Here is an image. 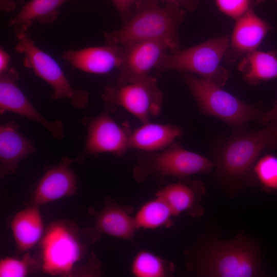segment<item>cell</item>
Returning a JSON list of instances; mask_svg holds the SVG:
<instances>
[{"instance_id":"cell-1","label":"cell","mask_w":277,"mask_h":277,"mask_svg":"<svg viewBox=\"0 0 277 277\" xmlns=\"http://www.w3.org/2000/svg\"><path fill=\"white\" fill-rule=\"evenodd\" d=\"M257 131L234 135L220 144L214 154L217 177L231 190L252 181L258 157L277 149V123Z\"/></svg>"},{"instance_id":"cell-2","label":"cell","mask_w":277,"mask_h":277,"mask_svg":"<svg viewBox=\"0 0 277 277\" xmlns=\"http://www.w3.org/2000/svg\"><path fill=\"white\" fill-rule=\"evenodd\" d=\"M134 5L133 13L120 29L104 32L108 44L124 46L141 41H161L169 43L173 53L181 50L177 29L185 16L181 7L171 3L161 7L156 0H137Z\"/></svg>"},{"instance_id":"cell-3","label":"cell","mask_w":277,"mask_h":277,"mask_svg":"<svg viewBox=\"0 0 277 277\" xmlns=\"http://www.w3.org/2000/svg\"><path fill=\"white\" fill-rule=\"evenodd\" d=\"M193 267L204 276L255 277L262 274L260 250L253 240L243 235L206 243L197 250Z\"/></svg>"},{"instance_id":"cell-4","label":"cell","mask_w":277,"mask_h":277,"mask_svg":"<svg viewBox=\"0 0 277 277\" xmlns=\"http://www.w3.org/2000/svg\"><path fill=\"white\" fill-rule=\"evenodd\" d=\"M229 37L223 35L174 53H164L155 69L158 73L170 70L194 73L220 87L224 86L231 72L221 65L227 50Z\"/></svg>"},{"instance_id":"cell-5","label":"cell","mask_w":277,"mask_h":277,"mask_svg":"<svg viewBox=\"0 0 277 277\" xmlns=\"http://www.w3.org/2000/svg\"><path fill=\"white\" fill-rule=\"evenodd\" d=\"M182 77L201 113L216 117L234 128L242 129L253 120H260L264 112L209 80L188 72H183Z\"/></svg>"},{"instance_id":"cell-6","label":"cell","mask_w":277,"mask_h":277,"mask_svg":"<svg viewBox=\"0 0 277 277\" xmlns=\"http://www.w3.org/2000/svg\"><path fill=\"white\" fill-rule=\"evenodd\" d=\"M42 270L51 275L72 276L86 253L77 226L65 220L50 224L40 242Z\"/></svg>"},{"instance_id":"cell-7","label":"cell","mask_w":277,"mask_h":277,"mask_svg":"<svg viewBox=\"0 0 277 277\" xmlns=\"http://www.w3.org/2000/svg\"><path fill=\"white\" fill-rule=\"evenodd\" d=\"M15 36V50L24 55V66L52 88L51 98L68 100L75 108H85L89 101L88 93L71 86L57 62L36 45L29 30L16 33Z\"/></svg>"},{"instance_id":"cell-8","label":"cell","mask_w":277,"mask_h":277,"mask_svg":"<svg viewBox=\"0 0 277 277\" xmlns=\"http://www.w3.org/2000/svg\"><path fill=\"white\" fill-rule=\"evenodd\" d=\"M213 167V162L207 157L174 142L158 152H152L142 156L133 173L138 181L152 175L184 177L210 172Z\"/></svg>"},{"instance_id":"cell-9","label":"cell","mask_w":277,"mask_h":277,"mask_svg":"<svg viewBox=\"0 0 277 277\" xmlns=\"http://www.w3.org/2000/svg\"><path fill=\"white\" fill-rule=\"evenodd\" d=\"M102 97L110 105L122 107L143 123L160 113L163 101L156 78L150 75L125 84L107 86Z\"/></svg>"},{"instance_id":"cell-10","label":"cell","mask_w":277,"mask_h":277,"mask_svg":"<svg viewBox=\"0 0 277 277\" xmlns=\"http://www.w3.org/2000/svg\"><path fill=\"white\" fill-rule=\"evenodd\" d=\"M85 150L90 154L110 153L122 156L130 149L132 130L125 123L118 125L108 112L89 121Z\"/></svg>"},{"instance_id":"cell-11","label":"cell","mask_w":277,"mask_h":277,"mask_svg":"<svg viewBox=\"0 0 277 277\" xmlns=\"http://www.w3.org/2000/svg\"><path fill=\"white\" fill-rule=\"evenodd\" d=\"M18 73L9 68L0 73V113L10 111L30 119L44 127L56 139L64 138V124L57 120L50 122L35 109L17 85Z\"/></svg>"},{"instance_id":"cell-12","label":"cell","mask_w":277,"mask_h":277,"mask_svg":"<svg viewBox=\"0 0 277 277\" xmlns=\"http://www.w3.org/2000/svg\"><path fill=\"white\" fill-rule=\"evenodd\" d=\"M123 53L118 67L117 83L125 84L149 76L167 50L173 52L171 45L166 41H147L122 46Z\"/></svg>"},{"instance_id":"cell-13","label":"cell","mask_w":277,"mask_h":277,"mask_svg":"<svg viewBox=\"0 0 277 277\" xmlns=\"http://www.w3.org/2000/svg\"><path fill=\"white\" fill-rule=\"evenodd\" d=\"M270 29V25L252 9L235 20L225 61L235 62L243 55L256 50Z\"/></svg>"},{"instance_id":"cell-14","label":"cell","mask_w":277,"mask_h":277,"mask_svg":"<svg viewBox=\"0 0 277 277\" xmlns=\"http://www.w3.org/2000/svg\"><path fill=\"white\" fill-rule=\"evenodd\" d=\"M72 162L65 156L44 173L31 195V205L39 207L75 193L77 178L70 167Z\"/></svg>"},{"instance_id":"cell-15","label":"cell","mask_w":277,"mask_h":277,"mask_svg":"<svg viewBox=\"0 0 277 277\" xmlns=\"http://www.w3.org/2000/svg\"><path fill=\"white\" fill-rule=\"evenodd\" d=\"M123 53L122 46L108 44L104 46L68 50L62 56L74 68L87 73L103 74L118 68Z\"/></svg>"},{"instance_id":"cell-16","label":"cell","mask_w":277,"mask_h":277,"mask_svg":"<svg viewBox=\"0 0 277 277\" xmlns=\"http://www.w3.org/2000/svg\"><path fill=\"white\" fill-rule=\"evenodd\" d=\"M37 151L35 147L19 131L14 122L0 126V175L3 178L14 173L21 161Z\"/></svg>"},{"instance_id":"cell-17","label":"cell","mask_w":277,"mask_h":277,"mask_svg":"<svg viewBox=\"0 0 277 277\" xmlns=\"http://www.w3.org/2000/svg\"><path fill=\"white\" fill-rule=\"evenodd\" d=\"M93 217L94 225L89 231L94 240L102 233L130 239L137 229L134 217L125 207L113 202L107 203L101 210L94 212Z\"/></svg>"},{"instance_id":"cell-18","label":"cell","mask_w":277,"mask_h":277,"mask_svg":"<svg viewBox=\"0 0 277 277\" xmlns=\"http://www.w3.org/2000/svg\"><path fill=\"white\" fill-rule=\"evenodd\" d=\"M204 193L203 185L199 181L180 182L167 185L156 196L167 204L174 216L187 211L196 216L202 213L200 201Z\"/></svg>"},{"instance_id":"cell-19","label":"cell","mask_w":277,"mask_h":277,"mask_svg":"<svg viewBox=\"0 0 277 277\" xmlns=\"http://www.w3.org/2000/svg\"><path fill=\"white\" fill-rule=\"evenodd\" d=\"M183 133V130L177 126L148 122L132 131L129 148L149 152L161 151Z\"/></svg>"},{"instance_id":"cell-20","label":"cell","mask_w":277,"mask_h":277,"mask_svg":"<svg viewBox=\"0 0 277 277\" xmlns=\"http://www.w3.org/2000/svg\"><path fill=\"white\" fill-rule=\"evenodd\" d=\"M38 207L31 205L17 212L11 222L13 239L19 252L34 247L44 234V221Z\"/></svg>"},{"instance_id":"cell-21","label":"cell","mask_w":277,"mask_h":277,"mask_svg":"<svg viewBox=\"0 0 277 277\" xmlns=\"http://www.w3.org/2000/svg\"><path fill=\"white\" fill-rule=\"evenodd\" d=\"M68 0H30L8 22L14 33L29 30L35 21L42 25L53 23L57 18L58 8Z\"/></svg>"},{"instance_id":"cell-22","label":"cell","mask_w":277,"mask_h":277,"mask_svg":"<svg viewBox=\"0 0 277 277\" xmlns=\"http://www.w3.org/2000/svg\"><path fill=\"white\" fill-rule=\"evenodd\" d=\"M238 69L248 84L256 85L277 77V55L273 51L255 50L246 54Z\"/></svg>"},{"instance_id":"cell-23","label":"cell","mask_w":277,"mask_h":277,"mask_svg":"<svg viewBox=\"0 0 277 277\" xmlns=\"http://www.w3.org/2000/svg\"><path fill=\"white\" fill-rule=\"evenodd\" d=\"M174 216L167 204L156 196L144 204L136 213L134 219L137 228L155 229L170 226Z\"/></svg>"},{"instance_id":"cell-24","label":"cell","mask_w":277,"mask_h":277,"mask_svg":"<svg viewBox=\"0 0 277 277\" xmlns=\"http://www.w3.org/2000/svg\"><path fill=\"white\" fill-rule=\"evenodd\" d=\"M131 270L137 277H164L173 271V266L150 251L142 250L133 258Z\"/></svg>"},{"instance_id":"cell-25","label":"cell","mask_w":277,"mask_h":277,"mask_svg":"<svg viewBox=\"0 0 277 277\" xmlns=\"http://www.w3.org/2000/svg\"><path fill=\"white\" fill-rule=\"evenodd\" d=\"M254 174L265 188L277 191V156L267 154L258 160L253 168Z\"/></svg>"},{"instance_id":"cell-26","label":"cell","mask_w":277,"mask_h":277,"mask_svg":"<svg viewBox=\"0 0 277 277\" xmlns=\"http://www.w3.org/2000/svg\"><path fill=\"white\" fill-rule=\"evenodd\" d=\"M37 262L27 253L22 259L5 257L0 261V277H24L34 271Z\"/></svg>"},{"instance_id":"cell-27","label":"cell","mask_w":277,"mask_h":277,"mask_svg":"<svg viewBox=\"0 0 277 277\" xmlns=\"http://www.w3.org/2000/svg\"><path fill=\"white\" fill-rule=\"evenodd\" d=\"M219 10L225 15L236 19L250 9L252 0H214Z\"/></svg>"},{"instance_id":"cell-28","label":"cell","mask_w":277,"mask_h":277,"mask_svg":"<svg viewBox=\"0 0 277 277\" xmlns=\"http://www.w3.org/2000/svg\"><path fill=\"white\" fill-rule=\"evenodd\" d=\"M124 22L132 15V8L137 0H111Z\"/></svg>"},{"instance_id":"cell-29","label":"cell","mask_w":277,"mask_h":277,"mask_svg":"<svg viewBox=\"0 0 277 277\" xmlns=\"http://www.w3.org/2000/svg\"><path fill=\"white\" fill-rule=\"evenodd\" d=\"M260 121L265 125L277 123V102L270 110L264 111Z\"/></svg>"},{"instance_id":"cell-30","label":"cell","mask_w":277,"mask_h":277,"mask_svg":"<svg viewBox=\"0 0 277 277\" xmlns=\"http://www.w3.org/2000/svg\"><path fill=\"white\" fill-rule=\"evenodd\" d=\"M166 4H175L180 7H184L189 10H192L196 6L198 0H160Z\"/></svg>"},{"instance_id":"cell-31","label":"cell","mask_w":277,"mask_h":277,"mask_svg":"<svg viewBox=\"0 0 277 277\" xmlns=\"http://www.w3.org/2000/svg\"><path fill=\"white\" fill-rule=\"evenodd\" d=\"M11 60L9 54L3 48H0V73L7 70Z\"/></svg>"},{"instance_id":"cell-32","label":"cell","mask_w":277,"mask_h":277,"mask_svg":"<svg viewBox=\"0 0 277 277\" xmlns=\"http://www.w3.org/2000/svg\"><path fill=\"white\" fill-rule=\"evenodd\" d=\"M16 7V4L13 0H0L1 10L5 12H10Z\"/></svg>"}]
</instances>
